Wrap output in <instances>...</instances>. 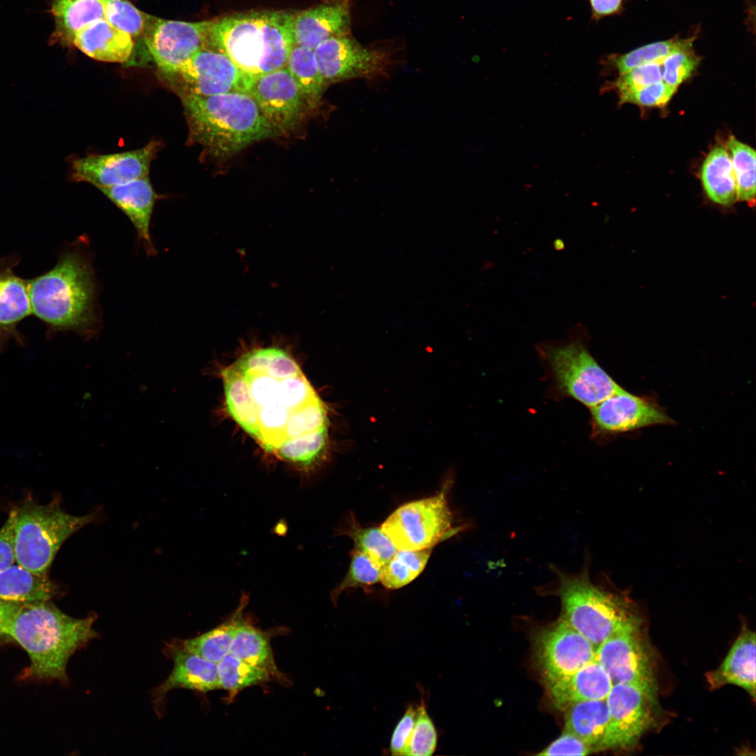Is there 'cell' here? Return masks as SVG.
Segmentation results:
<instances>
[{"instance_id": "52a82bcc", "label": "cell", "mask_w": 756, "mask_h": 756, "mask_svg": "<svg viewBox=\"0 0 756 756\" xmlns=\"http://www.w3.org/2000/svg\"><path fill=\"white\" fill-rule=\"evenodd\" d=\"M96 517L95 512L84 516L70 514L56 500L46 505L27 500L15 509V562L36 575H47L64 541Z\"/></svg>"}, {"instance_id": "ba28073f", "label": "cell", "mask_w": 756, "mask_h": 756, "mask_svg": "<svg viewBox=\"0 0 756 756\" xmlns=\"http://www.w3.org/2000/svg\"><path fill=\"white\" fill-rule=\"evenodd\" d=\"M403 47L398 38L364 45L350 33L330 38L313 50L327 87L352 79L372 82L388 77L403 62Z\"/></svg>"}, {"instance_id": "484cf974", "label": "cell", "mask_w": 756, "mask_h": 756, "mask_svg": "<svg viewBox=\"0 0 756 756\" xmlns=\"http://www.w3.org/2000/svg\"><path fill=\"white\" fill-rule=\"evenodd\" d=\"M565 710V732L578 736L593 751L612 748L610 720L606 699L574 703Z\"/></svg>"}, {"instance_id": "ee69618b", "label": "cell", "mask_w": 756, "mask_h": 756, "mask_svg": "<svg viewBox=\"0 0 756 756\" xmlns=\"http://www.w3.org/2000/svg\"><path fill=\"white\" fill-rule=\"evenodd\" d=\"M416 715V707L409 706L396 724L390 741L389 750L392 755H407Z\"/></svg>"}, {"instance_id": "4dcf8cb0", "label": "cell", "mask_w": 756, "mask_h": 756, "mask_svg": "<svg viewBox=\"0 0 756 756\" xmlns=\"http://www.w3.org/2000/svg\"><path fill=\"white\" fill-rule=\"evenodd\" d=\"M248 600V595L243 594L239 606L232 617L214 629L195 638L174 639V641L183 649L217 664L229 653L235 629Z\"/></svg>"}, {"instance_id": "e575fe53", "label": "cell", "mask_w": 756, "mask_h": 756, "mask_svg": "<svg viewBox=\"0 0 756 756\" xmlns=\"http://www.w3.org/2000/svg\"><path fill=\"white\" fill-rule=\"evenodd\" d=\"M217 671L220 689L227 690L232 696L248 687L267 682L272 677L266 671L250 665L230 652L217 663Z\"/></svg>"}, {"instance_id": "7a4b0ae2", "label": "cell", "mask_w": 756, "mask_h": 756, "mask_svg": "<svg viewBox=\"0 0 756 756\" xmlns=\"http://www.w3.org/2000/svg\"><path fill=\"white\" fill-rule=\"evenodd\" d=\"M31 312L50 332H74L89 340L101 328L97 284L90 253L72 245L48 271L28 280Z\"/></svg>"}, {"instance_id": "8fae6325", "label": "cell", "mask_w": 756, "mask_h": 756, "mask_svg": "<svg viewBox=\"0 0 756 756\" xmlns=\"http://www.w3.org/2000/svg\"><path fill=\"white\" fill-rule=\"evenodd\" d=\"M249 94L276 136L296 132L312 111L286 66L255 77Z\"/></svg>"}, {"instance_id": "5bb4252c", "label": "cell", "mask_w": 756, "mask_h": 756, "mask_svg": "<svg viewBox=\"0 0 756 756\" xmlns=\"http://www.w3.org/2000/svg\"><path fill=\"white\" fill-rule=\"evenodd\" d=\"M536 656L546 684L571 675L593 661L595 647L559 618L536 638Z\"/></svg>"}, {"instance_id": "ab89813d", "label": "cell", "mask_w": 756, "mask_h": 756, "mask_svg": "<svg viewBox=\"0 0 756 756\" xmlns=\"http://www.w3.org/2000/svg\"><path fill=\"white\" fill-rule=\"evenodd\" d=\"M438 734L426 707L422 701L416 706V715L410 738L407 755L429 756L436 749Z\"/></svg>"}, {"instance_id": "1f68e13d", "label": "cell", "mask_w": 756, "mask_h": 756, "mask_svg": "<svg viewBox=\"0 0 756 756\" xmlns=\"http://www.w3.org/2000/svg\"><path fill=\"white\" fill-rule=\"evenodd\" d=\"M286 67L299 85L312 111L320 106L326 88L312 49L294 45Z\"/></svg>"}, {"instance_id": "9c48e42d", "label": "cell", "mask_w": 756, "mask_h": 756, "mask_svg": "<svg viewBox=\"0 0 756 756\" xmlns=\"http://www.w3.org/2000/svg\"><path fill=\"white\" fill-rule=\"evenodd\" d=\"M538 349L559 388L590 408L623 389L598 365L577 337L564 344H542Z\"/></svg>"}, {"instance_id": "4316f807", "label": "cell", "mask_w": 756, "mask_h": 756, "mask_svg": "<svg viewBox=\"0 0 756 756\" xmlns=\"http://www.w3.org/2000/svg\"><path fill=\"white\" fill-rule=\"evenodd\" d=\"M57 587L47 575H36L19 564L0 571V599L19 603L48 601Z\"/></svg>"}, {"instance_id": "f35d334b", "label": "cell", "mask_w": 756, "mask_h": 756, "mask_svg": "<svg viewBox=\"0 0 756 756\" xmlns=\"http://www.w3.org/2000/svg\"><path fill=\"white\" fill-rule=\"evenodd\" d=\"M381 573L382 569L366 554L354 549L346 575L331 593L332 601L336 603L341 594L348 589L376 584L380 581Z\"/></svg>"}, {"instance_id": "7c38bea8", "label": "cell", "mask_w": 756, "mask_h": 756, "mask_svg": "<svg viewBox=\"0 0 756 756\" xmlns=\"http://www.w3.org/2000/svg\"><path fill=\"white\" fill-rule=\"evenodd\" d=\"M167 78L179 83V95L210 96L230 92L249 94L255 77L241 70L225 54L203 48Z\"/></svg>"}, {"instance_id": "f1b7e54d", "label": "cell", "mask_w": 756, "mask_h": 756, "mask_svg": "<svg viewBox=\"0 0 756 756\" xmlns=\"http://www.w3.org/2000/svg\"><path fill=\"white\" fill-rule=\"evenodd\" d=\"M701 180L707 196L713 202L729 206L737 200L732 160L724 146H715L708 154L701 166Z\"/></svg>"}, {"instance_id": "3957f363", "label": "cell", "mask_w": 756, "mask_h": 756, "mask_svg": "<svg viewBox=\"0 0 756 756\" xmlns=\"http://www.w3.org/2000/svg\"><path fill=\"white\" fill-rule=\"evenodd\" d=\"M295 12L251 10L210 20L204 48L225 54L253 77L284 68L295 45Z\"/></svg>"}, {"instance_id": "7dc6e473", "label": "cell", "mask_w": 756, "mask_h": 756, "mask_svg": "<svg viewBox=\"0 0 756 756\" xmlns=\"http://www.w3.org/2000/svg\"><path fill=\"white\" fill-rule=\"evenodd\" d=\"M21 605L0 599V638H9L13 620Z\"/></svg>"}, {"instance_id": "cb8c5ba5", "label": "cell", "mask_w": 756, "mask_h": 756, "mask_svg": "<svg viewBox=\"0 0 756 756\" xmlns=\"http://www.w3.org/2000/svg\"><path fill=\"white\" fill-rule=\"evenodd\" d=\"M71 45L94 59L124 63L129 60L134 43L132 36L101 18L76 31Z\"/></svg>"}, {"instance_id": "ac0fdd59", "label": "cell", "mask_w": 756, "mask_h": 756, "mask_svg": "<svg viewBox=\"0 0 756 756\" xmlns=\"http://www.w3.org/2000/svg\"><path fill=\"white\" fill-rule=\"evenodd\" d=\"M591 409L595 430L605 434L673 423L657 403L649 398L631 394L624 388Z\"/></svg>"}, {"instance_id": "7bdbcfd3", "label": "cell", "mask_w": 756, "mask_h": 756, "mask_svg": "<svg viewBox=\"0 0 756 756\" xmlns=\"http://www.w3.org/2000/svg\"><path fill=\"white\" fill-rule=\"evenodd\" d=\"M676 89L662 80L624 97L620 102L643 106H662L671 99Z\"/></svg>"}, {"instance_id": "ffe728a7", "label": "cell", "mask_w": 756, "mask_h": 756, "mask_svg": "<svg viewBox=\"0 0 756 756\" xmlns=\"http://www.w3.org/2000/svg\"><path fill=\"white\" fill-rule=\"evenodd\" d=\"M352 0H324L296 11L293 20L295 45L314 50L323 41L351 33Z\"/></svg>"}, {"instance_id": "7402d4cb", "label": "cell", "mask_w": 756, "mask_h": 756, "mask_svg": "<svg viewBox=\"0 0 756 756\" xmlns=\"http://www.w3.org/2000/svg\"><path fill=\"white\" fill-rule=\"evenodd\" d=\"M17 258H0V349L10 340L23 344L19 323L32 314L28 280L17 275Z\"/></svg>"}, {"instance_id": "74e56055", "label": "cell", "mask_w": 756, "mask_h": 756, "mask_svg": "<svg viewBox=\"0 0 756 756\" xmlns=\"http://www.w3.org/2000/svg\"><path fill=\"white\" fill-rule=\"evenodd\" d=\"M104 18L118 29L132 37L143 36L148 15L127 0H99Z\"/></svg>"}, {"instance_id": "83f0119b", "label": "cell", "mask_w": 756, "mask_h": 756, "mask_svg": "<svg viewBox=\"0 0 756 756\" xmlns=\"http://www.w3.org/2000/svg\"><path fill=\"white\" fill-rule=\"evenodd\" d=\"M55 27L52 43L71 45L74 35L90 22L104 18L99 0H53L50 10Z\"/></svg>"}, {"instance_id": "603a6c76", "label": "cell", "mask_w": 756, "mask_h": 756, "mask_svg": "<svg viewBox=\"0 0 756 756\" xmlns=\"http://www.w3.org/2000/svg\"><path fill=\"white\" fill-rule=\"evenodd\" d=\"M546 685L554 705L564 710L576 702L606 699L613 683L594 659L571 675Z\"/></svg>"}, {"instance_id": "60d3db41", "label": "cell", "mask_w": 756, "mask_h": 756, "mask_svg": "<svg viewBox=\"0 0 756 756\" xmlns=\"http://www.w3.org/2000/svg\"><path fill=\"white\" fill-rule=\"evenodd\" d=\"M699 58L692 50V46L677 50L667 56L662 62V80L677 88L694 72Z\"/></svg>"}, {"instance_id": "277c9868", "label": "cell", "mask_w": 756, "mask_h": 756, "mask_svg": "<svg viewBox=\"0 0 756 756\" xmlns=\"http://www.w3.org/2000/svg\"><path fill=\"white\" fill-rule=\"evenodd\" d=\"M94 614L72 617L51 601L22 603L13 620L9 638L28 654L27 676L66 682V667L78 650L98 637L92 626Z\"/></svg>"}, {"instance_id": "e0dca14e", "label": "cell", "mask_w": 756, "mask_h": 756, "mask_svg": "<svg viewBox=\"0 0 756 756\" xmlns=\"http://www.w3.org/2000/svg\"><path fill=\"white\" fill-rule=\"evenodd\" d=\"M653 689L631 683L613 684L606 700L610 720L612 748L636 744L652 721Z\"/></svg>"}, {"instance_id": "b9f144b4", "label": "cell", "mask_w": 756, "mask_h": 756, "mask_svg": "<svg viewBox=\"0 0 756 756\" xmlns=\"http://www.w3.org/2000/svg\"><path fill=\"white\" fill-rule=\"evenodd\" d=\"M662 64L652 62L621 74L615 83L620 99L650 85L662 81Z\"/></svg>"}, {"instance_id": "9a60e30c", "label": "cell", "mask_w": 756, "mask_h": 756, "mask_svg": "<svg viewBox=\"0 0 756 756\" xmlns=\"http://www.w3.org/2000/svg\"><path fill=\"white\" fill-rule=\"evenodd\" d=\"M158 147V143L153 141L133 150L75 159L71 162V178L74 181L86 182L99 189L148 176Z\"/></svg>"}, {"instance_id": "8d00e7d4", "label": "cell", "mask_w": 756, "mask_h": 756, "mask_svg": "<svg viewBox=\"0 0 756 756\" xmlns=\"http://www.w3.org/2000/svg\"><path fill=\"white\" fill-rule=\"evenodd\" d=\"M693 41L694 38H687L654 42L615 57L612 62L621 75L645 64H662L670 54L692 46Z\"/></svg>"}, {"instance_id": "d6a6232c", "label": "cell", "mask_w": 756, "mask_h": 756, "mask_svg": "<svg viewBox=\"0 0 756 756\" xmlns=\"http://www.w3.org/2000/svg\"><path fill=\"white\" fill-rule=\"evenodd\" d=\"M337 533L351 538L354 549L366 554L381 569L398 550L381 527H363L353 514L344 522Z\"/></svg>"}, {"instance_id": "c3c4849f", "label": "cell", "mask_w": 756, "mask_h": 756, "mask_svg": "<svg viewBox=\"0 0 756 756\" xmlns=\"http://www.w3.org/2000/svg\"><path fill=\"white\" fill-rule=\"evenodd\" d=\"M589 1L593 16L599 18L617 12L621 7L622 0H589Z\"/></svg>"}, {"instance_id": "f546056e", "label": "cell", "mask_w": 756, "mask_h": 756, "mask_svg": "<svg viewBox=\"0 0 756 756\" xmlns=\"http://www.w3.org/2000/svg\"><path fill=\"white\" fill-rule=\"evenodd\" d=\"M229 652L237 659L281 678L269 639L242 617L235 629Z\"/></svg>"}, {"instance_id": "d6986e66", "label": "cell", "mask_w": 756, "mask_h": 756, "mask_svg": "<svg viewBox=\"0 0 756 756\" xmlns=\"http://www.w3.org/2000/svg\"><path fill=\"white\" fill-rule=\"evenodd\" d=\"M165 654L173 661V669L167 678L151 692L152 702L159 716L167 694L183 688L201 692L220 689L217 664L179 646L173 640L167 644Z\"/></svg>"}, {"instance_id": "44dd1931", "label": "cell", "mask_w": 756, "mask_h": 756, "mask_svg": "<svg viewBox=\"0 0 756 756\" xmlns=\"http://www.w3.org/2000/svg\"><path fill=\"white\" fill-rule=\"evenodd\" d=\"M100 190L120 209L132 223L139 241L148 256L157 250L150 234V223L157 195L149 177L139 178L119 186L101 188Z\"/></svg>"}, {"instance_id": "681fc988", "label": "cell", "mask_w": 756, "mask_h": 756, "mask_svg": "<svg viewBox=\"0 0 756 756\" xmlns=\"http://www.w3.org/2000/svg\"><path fill=\"white\" fill-rule=\"evenodd\" d=\"M1 641L0 640V644H1Z\"/></svg>"}, {"instance_id": "836d02e7", "label": "cell", "mask_w": 756, "mask_h": 756, "mask_svg": "<svg viewBox=\"0 0 756 756\" xmlns=\"http://www.w3.org/2000/svg\"><path fill=\"white\" fill-rule=\"evenodd\" d=\"M432 548L398 550L382 568L380 581L390 589L401 588L413 581L424 569Z\"/></svg>"}, {"instance_id": "d590c367", "label": "cell", "mask_w": 756, "mask_h": 756, "mask_svg": "<svg viewBox=\"0 0 756 756\" xmlns=\"http://www.w3.org/2000/svg\"><path fill=\"white\" fill-rule=\"evenodd\" d=\"M734 172L737 200L750 205L755 200V151L749 146L731 136L727 141Z\"/></svg>"}, {"instance_id": "30bf717a", "label": "cell", "mask_w": 756, "mask_h": 756, "mask_svg": "<svg viewBox=\"0 0 756 756\" xmlns=\"http://www.w3.org/2000/svg\"><path fill=\"white\" fill-rule=\"evenodd\" d=\"M449 482L435 495L405 503L396 509L381 528L398 550L432 548L453 536V515L447 493Z\"/></svg>"}, {"instance_id": "5b68a950", "label": "cell", "mask_w": 756, "mask_h": 756, "mask_svg": "<svg viewBox=\"0 0 756 756\" xmlns=\"http://www.w3.org/2000/svg\"><path fill=\"white\" fill-rule=\"evenodd\" d=\"M190 139L218 158L277 136L251 94H181Z\"/></svg>"}, {"instance_id": "2e32d148", "label": "cell", "mask_w": 756, "mask_h": 756, "mask_svg": "<svg viewBox=\"0 0 756 756\" xmlns=\"http://www.w3.org/2000/svg\"><path fill=\"white\" fill-rule=\"evenodd\" d=\"M594 659L609 674L612 683H631L654 689V676L639 626L620 631L601 643Z\"/></svg>"}, {"instance_id": "d4e9b609", "label": "cell", "mask_w": 756, "mask_h": 756, "mask_svg": "<svg viewBox=\"0 0 756 756\" xmlns=\"http://www.w3.org/2000/svg\"><path fill=\"white\" fill-rule=\"evenodd\" d=\"M755 634L743 627L721 665L707 673L710 687L736 685L755 698Z\"/></svg>"}, {"instance_id": "4fadbf2b", "label": "cell", "mask_w": 756, "mask_h": 756, "mask_svg": "<svg viewBox=\"0 0 756 756\" xmlns=\"http://www.w3.org/2000/svg\"><path fill=\"white\" fill-rule=\"evenodd\" d=\"M209 22L166 20L148 15L143 36L163 75L167 77L175 74L192 55L205 47Z\"/></svg>"}, {"instance_id": "bcb514c9", "label": "cell", "mask_w": 756, "mask_h": 756, "mask_svg": "<svg viewBox=\"0 0 756 756\" xmlns=\"http://www.w3.org/2000/svg\"><path fill=\"white\" fill-rule=\"evenodd\" d=\"M15 517V510H13L0 529V571L15 561L13 548Z\"/></svg>"}, {"instance_id": "8992f818", "label": "cell", "mask_w": 756, "mask_h": 756, "mask_svg": "<svg viewBox=\"0 0 756 756\" xmlns=\"http://www.w3.org/2000/svg\"><path fill=\"white\" fill-rule=\"evenodd\" d=\"M554 571L556 594L561 604L560 618L596 650L613 635L639 626V617L629 599L594 584L587 566L575 574L557 568Z\"/></svg>"}, {"instance_id": "f6af8a7d", "label": "cell", "mask_w": 756, "mask_h": 756, "mask_svg": "<svg viewBox=\"0 0 756 756\" xmlns=\"http://www.w3.org/2000/svg\"><path fill=\"white\" fill-rule=\"evenodd\" d=\"M592 751V747L578 736L564 731L538 755H587Z\"/></svg>"}, {"instance_id": "6da1fadb", "label": "cell", "mask_w": 756, "mask_h": 756, "mask_svg": "<svg viewBox=\"0 0 756 756\" xmlns=\"http://www.w3.org/2000/svg\"><path fill=\"white\" fill-rule=\"evenodd\" d=\"M231 417L267 452L313 468L328 444L327 407L293 356L258 347L221 371Z\"/></svg>"}]
</instances>
